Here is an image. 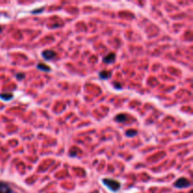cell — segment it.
<instances>
[{
  "instance_id": "1",
  "label": "cell",
  "mask_w": 193,
  "mask_h": 193,
  "mask_svg": "<svg viewBox=\"0 0 193 193\" xmlns=\"http://www.w3.org/2000/svg\"><path fill=\"white\" fill-rule=\"evenodd\" d=\"M103 182V184L108 187V189H109L111 191H118L120 189V187H121V184H120V182L118 181H116L114 179H108V178H104V179L102 180Z\"/></svg>"
},
{
  "instance_id": "2",
  "label": "cell",
  "mask_w": 193,
  "mask_h": 193,
  "mask_svg": "<svg viewBox=\"0 0 193 193\" xmlns=\"http://www.w3.org/2000/svg\"><path fill=\"white\" fill-rule=\"evenodd\" d=\"M173 186L177 187V189H185V187H189L190 186V182L189 181V179H187V178L181 177L174 182Z\"/></svg>"
},
{
  "instance_id": "3",
  "label": "cell",
  "mask_w": 193,
  "mask_h": 193,
  "mask_svg": "<svg viewBox=\"0 0 193 193\" xmlns=\"http://www.w3.org/2000/svg\"><path fill=\"white\" fill-rule=\"evenodd\" d=\"M42 56L44 60H52L56 59L57 57V54L55 51L53 50H44L42 53Z\"/></svg>"
},
{
  "instance_id": "4",
  "label": "cell",
  "mask_w": 193,
  "mask_h": 193,
  "mask_svg": "<svg viewBox=\"0 0 193 193\" xmlns=\"http://www.w3.org/2000/svg\"><path fill=\"white\" fill-rule=\"evenodd\" d=\"M0 193H12V189L7 183L0 182Z\"/></svg>"
},
{
  "instance_id": "5",
  "label": "cell",
  "mask_w": 193,
  "mask_h": 193,
  "mask_svg": "<svg viewBox=\"0 0 193 193\" xmlns=\"http://www.w3.org/2000/svg\"><path fill=\"white\" fill-rule=\"evenodd\" d=\"M115 54H113V53H110V54L107 55L105 56L104 59H103V61L105 62V63H107V64H110V63H113V62L115 61Z\"/></svg>"
},
{
  "instance_id": "6",
  "label": "cell",
  "mask_w": 193,
  "mask_h": 193,
  "mask_svg": "<svg viewBox=\"0 0 193 193\" xmlns=\"http://www.w3.org/2000/svg\"><path fill=\"white\" fill-rule=\"evenodd\" d=\"M37 68H38L39 70L43 71V72H50V71H51V69H50L49 66H47V65L43 64V63H39V64L37 65Z\"/></svg>"
},
{
  "instance_id": "7",
  "label": "cell",
  "mask_w": 193,
  "mask_h": 193,
  "mask_svg": "<svg viewBox=\"0 0 193 193\" xmlns=\"http://www.w3.org/2000/svg\"><path fill=\"white\" fill-rule=\"evenodd\" d=\"M110 75H111V74H110L109 72H108V71H102V72H100V73H99V76L103 79H108L110 77Z\"/></svg>"
},
{
  "instance_id": "8",
  "label": "cell",
  "mask_w": 193,
  "mask_h": 193,
  "mask_svg": "<svg viewBox=\"0 0 193 193\" xmlns=\"http://www.w3.org/2000/svg\"><path fill=\"white\" fill-rule=\"evenodd\" d=\"M0 98L5 100V101H9L13 98V94L11 93H1L0 94Z\"/></svg>"
},
{
  "instance_id": "9",
  "label": "cell",
  "mask_w": 193,
  "mask_h": 193,
  "mask_svg": "<svg viewBox=\"0 0 193 193\" xmlns=\"http://www.w3.org/2000/svg\"><path fill=\"white\" fill-rule=\"evenodd\" d=\"M125 120H126V116H125L124 114H120L115 117V121L116 122H119V123H123Z\"/></svg>"
},
{
  "instance_id": "10",
  "label": "cell",
  "mask_w": 193,
  "mask_h": 193,
  "mask_svg": "<svg viewBox=\"0 0 193 193\" xmlns=\"http://www.w3.org/2000/svg\"><path fill=\"white\" fill-rule=\"evenodd\" d=\"M137 134H138V131H137V130H135V129H129V130H127L126 132H125V135H126V136L129 137V138L136 136Z\"/></svg>"
},
{
  "instance_id": "11",
  "label": "cell",
  "mask_w": 193,
  "mask_h": 193,
  "mask_svg": "<svg viewBox=\"0 0 193 193\" xmlns=\"http://www.w3.org/2000/svg\"><path fill=\"white\" fill-rule=\"evenodd\" d=\"M16 78H17L18 80H22V79H24V78H25V74H24V73L17 74V75H16Z\"/></svg>"
},
{
  "instance_id": "12",
  "label": "cell",
  "mask_w": 193,
  "mask_h": 193,
  "mask_svg": "<svg viewBox=\"0 0 193 193\" xmlns=\"http://www.w3.org/2000/svg\"><path fill=\"white\" fill-rule=\"evenodd\" d=\"M43 11V8H41L39 9H35V11H32V13H39V12H42Z\"/></svg>"
},
{
  "instance_id": "13",
  "label": "cell",
  "mask_w": 193,
  "mask_h": 193,
  "mask_svg": "<svg viewBox=\"0 0 193 193\" xmlns=\"http://www.w3.org/2000/svg\"><path fill=\"white\" fill-rule=\"evenodd\" d=\"M114 87H115V88L119 89V90H121V89H122V86H121L120 84H116V83H115V84H114Z\"/></svg>"
},
{
  "instance_id": "14",
  "label": "cell",
  "mask_w": 193,
  "mask_h": 193,
  "mask_svg": "<svg viewBox=\"0 0 193 193\" xmlns=\"http://www.w3.org/2000/svg\"><path fill=\"white\" fill-rule=\"evenodd\" d=\"M1 31H2V28H1V27H0V32H1Z\"/></svg>"
}]
</instances>
